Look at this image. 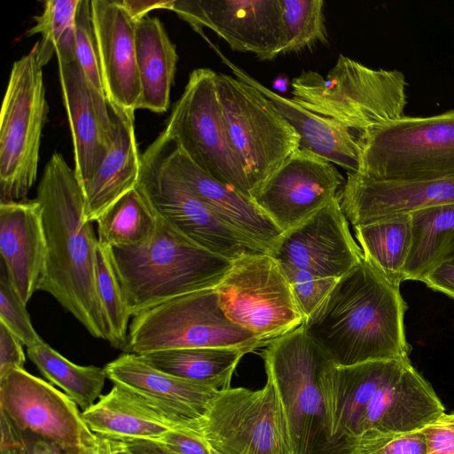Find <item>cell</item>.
Masks as SVG:
<instances>
[{
    "label": "cell",
    "instance_id": "6da1fadb",
    "mask_svg": "<svg viewBox=\"0 0 454 454\" xmlns=\"http://www.w3.org/2000/svg\"><path fill=\"white\" fill-rule=\"evenodd\" d=\"M400 284L364 256L301 325L334 366L409 357Z\"/></svg>",
    "mask_w": 454,
    "mask_h": 454
},
{
    "label": "cell",
    "instance_id": "7a4b0ae2",
    "mask_svg": "<svg viewBox=\"0 0 454 454\" xmlns=\"http://www.w3.org/2000/svg\"><path fill=\"white\" fill-rule=\"evenodd\" d=\"M42 206L47 242L46 272L40 290L49 293L95 338L107 340L97 293L92 223L84 219L82 188L61 153L47 162L35 198Z\"/></svg>",
    "mask_w": 454,
    "mask_h": 454
},
{
    "label": "cell",
    "instance_id": "3957f363",
    "mask_svg": "<svg viewBox=\"0 0 454 454\" xmlns=\"http://www.w3.org/2000/svg\"><path fill=\"white\" fill-rule=\"evenodd\" d=\"M110 254L132 317L175 297L215 287L232 265L160 217L148 242L110 248Z\"/></svg>",
    "mask_w": 454,
    "mask_h": 454
},
{
    "label": "cell",
    "instance_id": "277c9868",
    "mask_svg": "<svg viewBox=\"0 0 454 454\" xmlns=\"http://www.w3.org/2000/svg\"><path fill=\"white\" fill-rule=\"evenodd\" d=\"M286 418L294 454H352L332 424L325 375L333 364L302 325L270 340L262 351Z\"/></svg>",
    "mask_w": 454,
    "mask_h": 454
},
{
    "label": "cell",
    "instance_id": "5b68a950",
    "mask_svg": "<svg viewBox=\"0 0 454 454\" xmlns=\"http://www.w3.org/2000/svg\"><path fill=\"white\" fill-rule=\"evenodd\" d=\"M293 100L336 120L355 136L403 116L406 81L398 70L372 69L340 55L325 77L305 71L291 82Z\"/></svg>",
    "mask_w": 454,
    "mask_h": 454
},
{
    "label": "cell",
    "instance_id": "8992f818",
    "mask_svg": "<svg viewBox=\"0 0 454 454\" xmlns=\"http://www.w3.org/2000/svg\"><path fill=\"white\" fill-rule=\"evenodd\" d=\"M356 174L373 180L454 178V110L380 123L356 137Z\"/></svg>",
    "mask_w": 454,
    "mask_h": 454
},
{
    "label": "cell",
    "instance_id": "52a82bcc",
    "mask_svg": "<svg viewBox=\"0 0 454 454\" xmlns=\"http://www.w3.org/2000/svg\"><path fill=\"white\" fill-rule=\"evenodd\" d=\"M266 345L231 322L215 288L185 294L134 316L123 353L192 348H255Z\"/></svg>",
    "mask_w": 454,
    "mask_h": 454
},
{
    "label": "cell",
    "instance_id": "ba28073f",
    "mask_svg": "<svg viewBox=\"0 0 454 454\" xmlns=\"http://www.w3.org/2000/svg\"><path fill=\"white\" fill-rule=\"evenodd\" d=\"M37 43L12 67L1 109L0 203L27 200L48 114Z\"/></svg>",
    "mask_w": 454,
    "mask_h": 454
},
{
    "label": "cell",
    "instance_id": "9c48e42d",
    "mask_svg": "<svg viewBox=\"0 0 454 454\" xmlns=\"http://www.w3.org/2000/svg\"><path fill=\"white\" fill-rule=\"evenodd\" d=\"M216 76L205 67L191 72L164 133L203 171L253 200L247 169L226 127Z\"/></svg>",
    "mask_w": 454,
    "mask_h": 454
},
{
    "label": "cell",
    "instance_id": "30bf717a",
    "mask_svg": "<svg viewBox=\"0 0 454 454\" xmlns=\"http://www.w3.org/2000/svg\"><path fill=\"white\" fill-rule=\"evenodd\" d=\"M215 288L227 318L266 345L305 321L281 266L270 254L232 262Z\"/></svg>",
    "mask_w": 454,
    "mask_h": 454
},
{
    "label": "cell",
    "instance_id": "8fae6325",
    "mask_svg": "<svg viewBox=\"0 0 454 454\" xmlns=\"http://www.w3.org/2000/svg\"><path fill=\"white\" fill-rule=\"evenodd\" d=\"M216 87L228 132L247 169L254 197L299 148L300 137L254 86L220 73Z\"/></svg>",
    "mask_w": 454,
    "mask_h": 454
},
{
    "label": "cell",
    "instance_id": "7c38bea8",
    "mask_svg": "<svg viewBox=\"0 0 454 454\" xmlns=\"http://www.w3.org/2000/svg\"><path fill=\"white\" fill-rule=\"evenodd\" d=\"M195 432L221 454H294L284 409L269 378L257 390L219 391Z\"/></svg>",
    "mask_w": 454,
    "mask_h": 454
},
{
    "label": "cell",
    "instance_id": "4fadbf2b",
    "mask_svg": "<svg viewBox=\"0 0 454 454\" xmlns=\"http://www.w3.org/2000/svg\"><path fill=\"white\" fill-rule=\"evenodd\" d=\"M137 188L158 217L199 247L234 262L268 253L227 225L189 187L161 163L151 144L141 155ZM269 254V253H268Z\"/></svg>",
    "mask_w": 454,
    "mask_h": 454
},
{
    "label": "cell",
    "instance_id": "5bb4252c",
    "mask_svg": "<svg viewBox=\"0 0 454 454\" xmlns=\"http://www.w3.org/2000/svg\"><path fill=\"white\" fill-rule=\"evenodd\" d=\"M0 411L18 428L73 450H92L97 435L77 404L51 384L23 369L0 375Z\"/></svg>",
    "mask_w": 454,
    "mask_h": 454
},
{
    "label": "cell",
    "instance_id": "9a60e30c",
    "mask_svg": "<svg viewBox=\"0 0 454 454\" xmlns=\"http://www.w3.org/2000/svg\"><path fill=\"white\" fill-rule=\"evenodd\" d=\"M170 10L200 34L203 27L211 29L233 51L261 60L281 55L279 0H172Z\"/></svg>",
    "mask_w": 454,
    "mask_h": 454
},
{
    "label": "cell",
    "instance_id": "2e32d148",
    "mask_svg": "<svg viewBox=\"0 0 454 454\" xmlns=\"http://www.w3.org/2000/svg\"><path fill=\"white\" fill-rule=\"evenodd\" d=\"M344 183L334 164L298 148L262 184L253 200L284 233L335 198Z\"/></svg>",
    "mask_w": 454,
    "mask_h": 454
},
{
    "label": "cell",
    "instance_id": "e0dca14e",
    "mask_svg": "<svg viewBox=\"0 0 454 454\" xmlns=\"http://www.w3.org/2000/svg\"><path fill=\"white\" fill-rule=\"evenodd\" d=\"M270 254L280 264L336 279L363 257L351 236L338 195L304 222L284 232Z\"/></svg>",
    "mask_w": 454,
    "mask_h": 454
},
{
    "label": "cell",
    "instance_id": "ac0fdd59",
    "mask_svg": "<svg viewBox=\"0 0 454 454\" xmlns=\"http://www.w3.org/2000/svg\"><path fill=\"white\" fill-rule=\"evenodd\" d=\"M91 18L109 110L135 121L141 85L137 62L136 21L122 0H90Z\"/></svg>",
    "mask_w": 454,
    "mask_h": 454
},
{
    "label": "cell",
    "instance_id": "d6986e66",
    "mask_svg": "<svg viewBox=\"0 0 454 454\" xmlns=\"http://www.w3.org/2000/svg\"><path fill=\"white\" fill-rule=\"evenodd\" d=\"M163 166L227 225L271 253L283 232L250 200L199 168L164 132L152 143Z\"/></svg>",
    "mask_w": 454,
    "mask_h": 454
},
{
    "label": "cell",
    "instance_id": "ffe728a7",
    "mask_svg": "<svg viewBox=\"0 0 454 454\" xmlns=\"http://www.w3.org/2000/svg\"><path fill=\"white\" fill-rule=\"evenodd\" d=\"M104 368L114 384L131 392L175 427L194 432L219 392L161 372L133 353H123Z\"/></svg>",
    "mask_w": 454,
    "mask_h": 454
},
{
    "label": "cell",
    "instance_id": "44dd1931",
    "mask_svg": "<svg viewBox=\"0 0 454 454\" xmlns=\"http://www.w3.org/2000/svg\"><path fill=\"white\" fill-rule=\"evenodd\" d=\"M353 226L454 201V178L439 181L373 180L347 172L338 194Z\"/></svg>",
    "mask_w": 454,
    "mask_h": 454
},
{
    "label": "cell",
    "instance_id": "7402d4cb",
    "mask_svg": "<svg viewBox=\"0 0 454 454\" xmlns=\"http://www.w3.org/2000/svg\"><path fill=\"white\" fill-rule=\"evenodd\" d=\"M56 55L63 102L74 145V173L82 186L96 172L111 146L96 113L74 52V29L59 43Z\"/></svg>",
    "mask_w": 454,
    "mask_h": 454
},
{
    "label": "cell",
    "instance_id": "603a6c76",
    "mask_svg": "<svg viewBox=\"0 0 454 454\" xmlns=\"http://www.w3.org/2000/svg\"><path fill=\"white\" fill-rule=\"evenodd\" d=\"M1 264L27 304L40 290L47 264L42 206L36 200L0 203Z\"/></svg>",
    "mask_w": 454,
    "mask_h": 454
},
{
    "label": "cell",
    "instance_id": "cb8c5ba5",
    "mask_svg": "<svg viewBox=\"0 0 454 454\" xmlns=\"http://www.w3.org/2000/svg\"><path fill=\"white\" fill-rule=\"evenodd\" d=\"M410 358L378 360L356 365H333L325 375L332 433L351 453L362 434L365 411L377 390Z\"/></svg>",
    "mask_w": 454,
    "mask_h": 454
},
{
    "label": "cell",
    "instance_id": "d4e9b609",
    "mask_svg": "<svg viewBox=\"0 0 454 454\" xmlns=\"http://www.w3.org/2000/svg\"><path fill=\"white\" fill-rule=\"evenodd\" d=\"M442 413L440 398L409 359L373 395L365 411L362 434L369 429L386 433L419 431Z\"/></svg>",
    "mask_w": 454,
    "mask_h": 454
},
{
    "label": "cell",
    "instance_id": "484cf974",
    "mask_svg": "<svg viewBox=\"0 0 454 454\" xmlns=\"http://www.w3.org/2000/svg\"><path fill=\"white\" fill-rule=\"evenodd\" d=\"M217 52L237 78L256 88L275 105L300 137L299 148L309 151L347 172L358 171L359 147L348 129L334 119L315 114L294 100L270 90Z\"/></svg>",
    "mask_w": 454,
    "mask_h": 454
},
{
    "label": "cell",
    "instance_id": "4316f807",
    "mask_svg": "<svg viewBox=\"0 0 454 454\" xmlns=\"http://www.w3.org/2000/svg\"><path fill=\"white\" fill-rule=\"evenodd\" d=\"M113 137L108 153L91 178L81 186L84 219L96 222L115 201L138 184L142 160L134 121L110 111Z\"/></svg>",
    "mask_w": 454,
    "mask_h": 454
},
{
    "label": "cell",
    "instance_id": "83f0119b",
    "mask_svg": "<svg viewBox=\"0 0 454 454\" xmlns=\"http://www.w3.org/2000/svg\"><path fill=\"white\" fill-rule=\"evenodd\" d=\"M90 430L98 436L130 442L157 441L175 428L173 424L121 386L111 390L91 407L82 411Z\"/></svg>",
    "mask_w": 454,
    "mask_h": 454
},
{
    "label": "cell",
    "instance_id": "f1b7e54d",
    "mask_svg": "<svg viewBox=\"0 0 454 454\" xmlns=\"http://www.w3.org/2000/svg\"><path fill=\"white\" fill-rule=\"evenodd\" d=\"M135 42L141 85L139 109L165 113L178 61L176 45L160 19L148 16L136 22Z\"/></svg>",
    "mask_w": 454,
    "mask_h": 454
},
{
    "label": "cell",
    "instance_id": "f546056e",
    "mask_svg": "<svg viewBox=\"0 0 454 454\" xmlns=\"http://www.w3.org/2000/svg\"><path fill=\"white\" fill-rule=\"evenodd\" d=\"M410 215L411 241L403 279L422 282L429 273L454 258V201Z\"/></svg>",
    "mask_w": 454,
    "mask_h": 454
},
{
    "label": "cell",
    "instance_id": "4dcf8cb0",
    "mask_svg": "<svg viewBox=\"0 0 454 454\" xmlns=\"http://www.w3.org/2000/svg\"><path fill=\"white\" fill-rule=\"evenodd\" d=\"M249 352L239 348H192L139 356L161 372L222 391L231 387L236 367Z\"/></svg>",
    "mask_w": 454,
    "mask_h": 454
},
{
    "label": "cell",
    "instance_id": "1f68e13d",
    "mask_svg": "<svg viewBox=\"0 0 454 454\" xmlns=\"http://www.w3.org/2000/svg\"><path fill=\"white\" fill-rule=\"evenodd\" d=\"M364 258L389 279L401 284L411 241L410 214L354 226Z\"/></svg>",
    "mask_w": 454,
    "mask_h": 454
},
{
    "label": "cell",
    "instance_id": "d6a6232c",
    "mask_svg": "<svg viewBox=\"0 0 454 454\" xmlns=\"http://www.w3.org/2000/svg\"><path fill=\"white\" fill-rule=\"evenodd\" d=\"M98 243L110 248H129L148 242L158 217L136 187L115 201L97 221Z\"/></svg>",
    "mask_w": 454,
    "mask_h": 454
},
{
    "label": "cell",
    "instance_id": "836d02e7",
    "mask_svg": "<svg viewBox=\"0 0 454 454\" xmlns=\"http://www.w3.org/2000/svg\"><path fill=\"white\" fill-rule=\"evenodd\" d=\"M27 353L42 375L64 390L82 411L100 397L107 378L105 368L75 364L44 341L27 348Z\"/></svg>",
    "mask_w": 454,
    "mask_h": 454
},
{
    "label": "cell",
    "instance_id": "e575fe53",
    "mask_svg": "<svg viewBox=\"0 0 454 454\" xmlns=\"http://www.w3.org/2000/svg\"><path fill=\"white\" fill-rule=\"evenodd\" d=\"M74 52L104 132L112 143L113 129L91 18L90 0H81L74 27Z\"/></svg>",
    "mask_w": 454,
    "mask_h": 454
},
{
    "label": "cell",
    "instance_id": "d590c367",
    "mask_svg": "<svg viewBox=\"0 0 454 454\" xmlns=\"http://www.w3.org/2000/svg\"><path fill=\"white\" fill-rule=\"evenodd\" d=\"M96 286L106 325L107 341L123 351L132 316L113 264L110 248L99 243L96 248Z\"/></svg>",
    "mask_w": 454,
    "mask_h": 454
},
{
    "label": "cell",
    "instance_id": "8d00e7d4",
    "mask_svg": "<svg viewBox=\"0 0 454 454\" xmlns=\"http://www.w3.org/2000/svg\"><path fill=\"white\" fill-rule=\"evenodd\" d=\"M279 1L283 30L281 54L296 52L327 42L324 1Z\"/></svg>",
    "mask_w": 454,
    "mask_h": 454
},
{
    "label": "cell",
    "instance_id": "74e56055",
    "mask_svg": "<svg viewBox=\"0 0 454 454\" xmlns=\"http://www.w3.org/2000/svg\"><path fill=\"white\" fill-rule=\"evenodd\" d=\"M81 0H47L43 12L34 17L35 25L27 36L41 35L37 42V59L43 67L48 64L60 41L75 27V17Z\"/></svg>",
    "mask_w": 454,
    "mask_h": 454
},
{
    "label": "cell",
    "instance_id": "f35d334b",
    "mask_svg": "<svg viewBox=\"0 0 454 454\" xmlns=\"http://www.w3.org/2000/svg\"><path fill=\"white\" fill-rule=\"evenodd\" d=\"M27 304L12 285L4 267L0 270V322L27 348L43 342L32 325Z\"/></svg>",
    "mask_w": 454,
    "mask_h": 454
},
{
    "label": "cell",
    "instance_id": "ab89813d",
    "mask_svg": "<svg viewBox=\"0 0 454 454\" xmlns=\"http://www.w3.org/2000/svg\"><path fill=\"white\" fill-rule=\"evenodd\" d=\"M352 454H427L426 436L421 430L386 433L369 429L355 439Z\"/></svg>",
    "mask_w": 454,
    "mask_h": 454
},
{
    "label": "cell",
    "instance_id": "60d3db41",
    "mask_svg": "<svg viewBox=\"0 0 454 454\" xmlns=\"http://www.w3.org/2000/svg\"><path fill=\"white\" fill-rule=\"evenodd\" d=\"M0 454H93V450L65 449L35 434L23 431L0 411Z\"/></svg>",
    "mask_w": 454,
    "mask_h": 454
},
{
    "label": "cell",
    "instance_id": "b9f144b4",
    "mask_svg": "<svg viewBox=\"0 0 454 454\" xmlns=\"http://www.w3.org/2000/svg\"><path fill=\"white\" fill-rule=\"evenodd\" d=\"M279 265L305 319L323 301L338 280L323 278L287 264Z\"/></svg>",
    "mask_w": 454,
    "mask_h": 454
},
{
    "label": "cell",
    "instance_id": "7bdbcfd3",
    "mask_svg": "<svg viewBox=\"0 0 454 454\" xmlns=\"http://www.w3.org/2000/svg\"><path fill=\"white\" fill-rule=\"evenodd\" d=\"M421 431L426 436L427 454H454V412L442 413Z\"/></svg>",
    "mask_w": 454,
    "mask_h": 454
},
{
    "label": "cell",
    "instance_id": "ee69618b",
    "mask_svg": "<svg viewBox=\"0 0 454 454\" xmlns=\"http://www.w3.org/2000/svg\"><path fill=\"white\" fill-rule=\"evenodd\" d=\"M157 442L173 454H212L207 442L198 433L187 428H172Z\"/></svg>",
    "mask_w": 454,
    "mask_h": 454
},
{
    "label": "cell",
    "instance_id": "f6af8a7d",
    "mask_svg": "<svg viewBox=\"0 0 454 454\" xmlns=\"http://www.w3.org/2000/svg\"><path fill=\"white\" fill-rule=\"evenodd\" d=\"M22 342L0 322V375L10 369H23L26 362Z\"/></svg>",
    "mask_w": 454,
    "mask_h": 454
},
{
    "label": "cell",
    "instance_id": "bcb514c9",
    "mask_svg": "<svg viewBox=\"0 0 454 454\" xmlns=\"http://www.w3.org/2000/svg\"><path fill=\"white\" fill-rule=\"evenodd\" d=\"M422 282L454 299V258L436 268Z\"/></svg>",
    "mask_w": 454,
    "mask_h": 454
},
{
    "label": "cell",
    "instance_id": "7dc6e473",
    "mask_svg": "<svg viewBox=\"0 0 454 454\" xmlns=\"http://www.w3.org/2000/svg\"><path fill=\"white\" fill-rule=\"evenodd\" d=\"M171 1H135L122 0V4L137 22L145 17V15L154 9H168L170 10Z\"/></svg>",
    "mask_w": 454,
    "mask_h": 454
},
{
    "label": "cell",
    "instance_id": "c3c4849f",
    "mask_svg": "<svg viewBox=\"0 0 454 454\" xmlns=\"http://www.w3.org/2000/svg\"><path fill=\"white\" fill-rule=\"evenodd\" d=\"M125 444L133 454H173L157 441L143 440L126 442Z\"/></svg>",
    "mask_w": 454,
    "mask_h": 454
},
{
    "label": "cell",
    "instance_id": "681fc988",
    "mask_svg": "<svg viewBox=\"0 0 454 454\" xmlns=\"http://www.w3.org/2000/svg\"><path fill=\"white\" fill-rule=\"evenodd\" d=\"M93 454H113L111 440L97 435Z\"/></svg>",
    "mask_w": 454,
    "mask_h": 454
},
{
    "label": "cell",
    "instance_id": "f907efd6",
    "mask_svg": "<svg viewBox=\"0 0 454 454\" xmlns=\"http://www.w3.org/2000/svg\"><path fill=\"white\" fill-rule=\"evenodd\" d=\"M113 454H133L124 442L111 441Z\"/></svg>",
    "mask_w": 454,
    "mask_h": 454
},
{
    "label": "cell",
    "instance_id": "816d5d0a",
    "mask_svg": "<svg viewBox=\"0 0 454 454\" xmlns=\"http://www.w3.org/2000/svg\"><path fill=\"white\" fill-rule=\"evenodd\" d=\"M288 80L285 78H278L274 81V88L278 90L285 91L286 90Z\"/></svg>",
    "mask_w": 454,
    "mask_h": 454
},
{
    "label": "cell",
    "instance_id": "f5cc1de1",
    "mask_svg": "<svg viewBox=\"0 0 454 454\" xmlns=\"http://www.w3.org/2000/svg\"><path fill=\"white\" fill-rule=\"evenodd\" d=\"M210 450H211V453L212 454H221L219 453L218 451H216L215 450H214L213 448L210 447Z\"/></svg>",
    "mask_w": 454,
    "mask_h": 454
}]
</instances>
